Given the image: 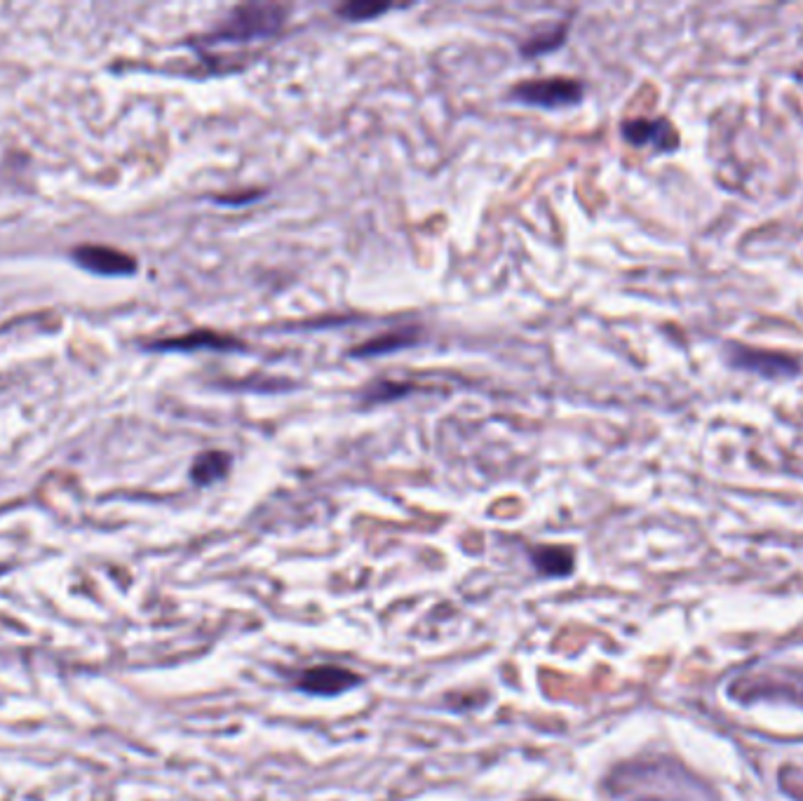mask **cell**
I'll return each mask as SVG.
<instances>
[{
  "label": "cell",
  "instance_id": "1",
  "mask_svg": "<svg viewBox=\"0 0 803 801\" xmlns=\"http://www.w3.org/2000/svg\"><path fill=\"white\" fill-rule=\"evenodd\" d=\"M287 22V8L275 3H245L228 12V17L217 29L195 40L193 47L205 59L219 47H245L252 43L271 40L282 31Z\"/></svg>",
  "mask_w": 803,
  "mask_h": 801
},
{
  "label": "cell",
  "instance_id": "2",
  "mask_svg": "<svg viewBox=\"0 0 803 801\" xmlns=\"http://www.w3.org/2000/svg\"><path fill=\"white\" fill-rule=\"evenodd\" d=\"M585 85L576 78L566 76H550V78H531L522 80L515 87H510V99L524 106H536V109H566L583 102Z\"/></svg>",
  "mask_w": 803,
  "mask_h": 801
},
{
  "label": "cell",
  "instance_id": "3",
  "mask_svg": "<svg viewBox=\"0 0 803 801\" xmlns=\"http://www.w3.org/2000/svg\"><path fill=\"white\" fill-rule=\"evenodd\" d=\"M728 360L733 367L745 369V372H754L768 379H778V376H792L799 372V362L789 355L771 353V350H759L742 346V343H731L728 346Z\"/></svg>",
  "mask_w": 803,
  "mask_h": 801
},
{
  "label": "cell",
  "instance_id": "4",
  "mask_svg": "<svg viewBox=\"0 0 803 801\" xmlns=\"http://www.w3.org/2000/svg\"><path fill=\"white\" fill-rule=\"evenodd\" d=\"M623 139L632 146H653L660 153H670L679 146V134L665 118H632L620 125Z\"/></svg>",
  "mask_w": 803,
  "mask_h": 801
},
{
  "label": "cell",
  "instance_id": "5",
  "mask_svg": "<svg viewBox=\"0 0 803 801\" xmlns=\"http://www.w3.org/2000/svg\"><path fill=\"white\" fill-rule=\"evenodd\" d=\"M360 684V677L348 668H339V665H317V668H308L301 672L299 686L301 691L313 693V696H339V693L353 689Z\"/></svg>",
  "mask_w": 803,
  "mask_h": 801
},
{
  "label": "cell",
  "instance_id": "6",
  "mask_svg": "<svg viewBox=\"0 0 803 801\" xmlns=\"http://www.w3.org/2000/svg\"><path fill=\"white\" fill-rule=\"evenodd\" d=\"M73 259H76L78 266H83L85 271L99 275H130L137 271V261H134L130 254L113 247H101V245L78 247L73 249Z\"/></svg>",
  "mask_w": 803,
  "mask_h": 801
},
{
  "label": "cell",
  "instance_id": "7",
  "mask_svg": "<svg viewBox=\"0 0 803 801\" xmlns=\"http://www.w3.org/2000/svg\"><path fill=\"white\" fill-rule=\"evenodd\" d=\"M418 336H421V329L418 327H397L390 329V332H383L374 339L360 343V346L348 350V358L362 360V358H379V355L395 353V350L416 346Z\"/></svg>",
  "mask_w": 803,
  "mask_h": 801
},
{
  "label": "cell",
  "instance_id": "8",
  "mask_svg": "<svg viewBox=\"0 0 803 801\" xmlns=\"http://www.w3.org/2000/svg\"><path fill=\"white\" fill-rule=\"evenodd\" d=\"M153 350H202V348H209V350H242L245 348V343L240 339H235V336H228V334H219V332H212V329H198V332H191V334H184V336H174V339H165V341H155L151 343Z\"/></svg>",
  "mask_w": 803,
  "mask_h": 801
},
{
  "label": "cell",
  "instance_id": "9",
  "mask_svg": "<svg viewBox=\"0 0 803 801\" xmlns=\"http://www.w3.org/2000/svg\"><path fill=\"white\" fill-rule=\"evenodd\" d=\"M775 696L782 693L789 700H803V672H775L764 679H752L747 682V696Z\"/></svg>",
  "mask_w": 803,
  "mask_h": 801
},
{
  "label": "cell",
  "instance_id": "10",
  "mask_svg": "<svg viewBox=\"0 0 803 801\" xmlns=\"http://www.w3.org/2000/svg\"><path fill=\"white\" fill-rule=\"evenodd\" d=\"M231 466H233L231 454L221 452V449H209V452L195 456L191 466V480L193 484H198V487H209V484L224 480Z\"/></svg>",
  "mask_w": 803,
  "mask_h": 801
},
{
  "label": "cell",
  "instance_id": "11",
  "mask_svg": "<svg viewBox=\"0 0 803 801\" xmlns=\"http://www.w3.org/2000/svg\"><path fill=\"white\" fill-rule=\"evenodd\" d=\"M531 562L543 576L562 578L571 574L576 557H573V550L564 548V545H538L531 550Z\"/></svg>",
  "mask_w": 803,
  "mask_h": 801
},
{
  "label": "cell",
  "instance_id": "12",
  "mask_svg": "<svg viewBox=\"0 0 803 801\" xmlns=\"http://www.w3.org/2000/svg\"><path fill=\"white\" fill-rule=\"evenodd\" d=\"M566 36H569V22L543 26V29L533 31L531 36L519 45V52H522L524 59L548 55V52H555L566 43Z\"/></svg>",
  "mask_w": 803,
  "mask_h": 801
},
{
  "label": "cell",
  "instance_id": "13",
  "mask_svg": "<svg viewBox=\"0 0 803 801\" xmlns=\"http://www.w3.org/2000/svg\"><path fill=\"white\" fill-rule=\"evenodd\" d=\"M414 390H416L414 383L379 379V381L369 383V386L362 390L360 400L364 402V405H381V402H393V400H400V397H407L409 393H414Z\"/></svg>",
  "mask_w": 803,
  "mask_h": 801
},
{
  "label": "cell",
  "instance_id": "14",
  "mask_svg": "<svg viewBox=\"0 0 803 801\" xmlns=\"http://www.w3.org/2000/svg\"><path fill=\"white\" fill-rule=\"evenodd\" d=\"M393 5L388 3H371V0H353V3H343L336 8V15L348 19V22H369L376 19L383 12H388Z\"/></svg>",
  "mask_w": 803,
  "mask_h": 801
},
{
  "label": "cell",
  "instance_id": "15",
  "mask_svg": "<svg viewBox=\"0 0 803 801\" xmlns=\"http://www.w3.org/2000/svg\"><path fill=\"white\" fill-rule=\"evenodd\" d=\"M261 195H263V191H247V193H242V195H226V198H217V203H221V205H233V207H238V205H247V203H252V200L261 198Z\"/></svg>",
  "mask_w": 803,
  "mask_h": 801
}]
</instances>
